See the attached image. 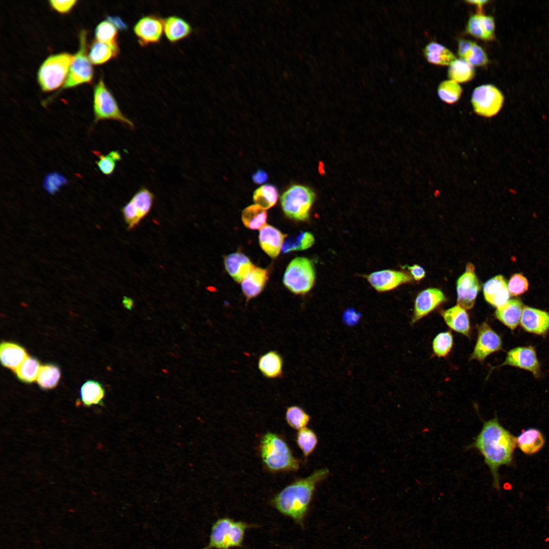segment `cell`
Instances as JSON below:
<instances>
[{
    "instance_id": "obj_13",
    "label": "cell",
    "mask_w": 549,
    "mask_h": 549,
    "mask_svg": "<svg viewBox=\"0 0 549 549\" xmlns=\"http://www.w3.org/2000/svg\"><path fill=\"white\" fill-rule=\"evenodd\" d=\"M502 348L500 337L485 322L478 327V336L470 359L482 361L491 354Z\"/></svg>"
},
{
    "instance_id": "obj_31",
    "label": "cell",
    "mask_w": 549,
    "mask_h": 549,
    "mask_svg": "<svg viewBox=\"0 0 549 549\" xmlns=\"http://www.w3.org/2000/svg\"><path fill=\"white\" fill-rule=\"evenodd\" d=\"M423 53L429 63L436 65L449 66L456 59L449 49L436 42L428 44L424 49Z\"/></svg>"
},
{
    "instance_id": "obj_14",
    "label": "cell",
    "mask_w": 549,
    "mask_h": 549,
    "mask_svg": "<svg viewBox=\"0 0 549 549\" xmlns=\"http://www.w3.org/2000/svg\"><path fill=\"white\" fill-rule=\"evenodd\" d=\"M508 365L529 371L536 377L540 374L536 352L531 346L519 347L510 350L501 366Z\"/></svg>"
},
{
    "instance_id": "obj_45",
    "label": "cell",
    "mask_w": 549,
    "mask_h": 549,
    "mask_svg": "<svg viewBox=\"0 0 549 549\" xmlns=\"http://www.w3.org/2000/svg\"><path fill=\"white\" fill-rule=\"evenodd\" d=\"M453 343V336L450 331L439 333L433 341L434 354L439 357L446 356L451 351Z\"/></svg>"
},
{
    "instance_id": "obj_44",
    "label": "cell",
    "mask_w": 549,
    "mask_h": 549,
    "mask_svg": "<svg viewBox=\"0 0 549 549\" xmlns=\"http://www.w3.org/2000/svg\"><path fill=\"white\" fill-rule=\"evenodd\" d=\"M286 419L288 424L296 430L306 428L310 420V416L301 408L292 406L287 408Z\"/></svg>"
},
{
    "instance_id": "obj_32",
    "label": "cell",
    "mask_w": 549,
    "mask_h": 549,
    "mask_svg": "<svg viewBox=\"0 0 549 549\" xmlns=\"http://www.w3.org/2000/svg\"><path fill=\"white\" fill-rule=\"evenodd\" d=\"M81 400L84 406L90 407L93 405H103L105 390L102 384L95 380H88L81 387Z\"/></svg>"
},
{
    "instance_id": "obj_35",
    "label": "cell",
    "mask_w": 549,
    "mask_h": 549,
    "mask_svg": "<svg viewBox=\"0 0 549 549\" xmlns=\"http://www.w3.org/2000/svg\"><path fill=\"white\" fill-rule=\"evenodd\" d=\"M119 53V51L95 40L92 44L88 56L93 64L100 65L116 57Z\"/></svg>"
},
{
    "instance_id": "obj_6",
    "label": "cell",
    "mask_w": 549,
    "mask_h": 549,
    "mask_svg": "<svg viewBox=\"0 0 549 549\" xmlns=\"http://www.w3.org/2000/svg\"><path fill=\"white\" fill-rule=\"evenodd\" d=\"M94 123L100 120H113L134 129L133 121L121 111L115 98L100 78L94 89Z\"/></svg>"
},
{
    "instance_id": "obj_16",
    "label": "cell",
    "mask_w": 549,
    "mask_h": 549,
    "mask_svg": "<svg viewBox=\"0 0 549 549\" xmlns=\"http://www.w3.org/2000/svg\"><path fill=\"white\" fill-rule=\"evenodd\" d=\"M367 278L370 284L379 292L392 290L412 280V277L407 273L389 269L374 272Z\"/></svg>"
},
{
    "instance_id": "obj_38",
    "label": "cell",
    "mask_w": 549,
    "mask_h": 549,
    "mask_svg": "<svg viewBox=\"0 0 549 549\" xmlns=\"http://www.w3.org/2000/svg\"><path fill=\"white\" fill-rule=\"evenodd\" d=\"M278 198L277 189L270 184L261 186L256 189L253 194V200L256 204L265 210L274 206Z\"/></svg>"
},
{
    "instance_id": "obj_25",
    "label": "cell",
    "mask_w": 549,
    "mask_h": 549,
    "mask_svg": "<svg viewBox=\"0 0 549 549\" xmlns=\"http://www.w3.org/2000/svg\"><path fill=\"white\" fill-rule=\"evenodd\" d=\"M192 32L190 24L180 17L173 15L164 19V32L171 43H175L188 37Z\"/></svg>"
},
{
    "instance_id": "obj_49",
    "label": "cell",
    "mask_w": 549,
    "mask_h": 549,
    "mask_svg": "<svg viewBox=\"0 0 549 549\" xmlns=\"http://www.w3.org/2000/svg\"><path fill=\"white\" fill-rule=\"evenodd\" d=\"M408 269L410 271L412 277L416 281H419L423 278L425 275V271L424 269L417 264L408 266Z\"/></svg>"
},
{
    "instance_id": "obj_36",
    "label": "cell",
    "mask_w": 549,
    "mask_h": 549,
    "mask_svg": "<svg viewBox=\"0 0 549 549\" xmlns=\"http://www.w3.org/2000/svg\"><path fill=\"white\" fill-rule=\"evenodd\" d=\"M60 371L59 367L54 364H45L40 367L37 382L43 389H52L56 386L60 378Z\"/></svg>"
},
{
    "instance_id": "obj_4",
    "label": "cell",
    "mask_w": 549,
    "mask_h": 549,
    "mask_svg": "<svg viewBox=\"0 0 549 549\" xmlns=\"http://www.w3.org/2000/svg\"><path fill=\"white\" fill-rule=\"evenodd\" d=\"M248 524L229 517L219 518L212 525L209 542L203 549H229L241 547Z\"/></svg>"
},
{
    "instance_id": "obj_33",
    "label": "cell",
    "mask_w": 549,
    "mask_h": 549,
    "mask_svg": "<svg viewBox=\"0 0 549 549\" xmlns=\"http://www.w3.org/2000/svg\"><path fill=\"white\" fill-rule=\"evenodd\" d=\"M474 75L473 66L463 59H455L449 66L448 76L450 80L457 83L468 82L473 78Z\"/></svg>"
},
{
    "instance_id": "obj_11",
    "label": "cell",
    "mask_w": 549,
    "mask_h": 549,
    "mask_svg": "<svg viewBox=\"0 0 549 549\" xmlns=\"http://www.w3.org/2000/svg\"><path fill=\"white\" fill-rule=\"evenodd\" d=\"M480 288L475 273L474 265L469 263L465 272L457 281V302L465 309H472L475 302L477 294Z\"/></svg>"
},
{
    "instance_id": "obj_30",
    "label": "cell",
    "mask_w": 549,
    "mask_h": 549,
    "mask_svg": "<svg viewBox=\"0 0 549 549\" xmlns=\"http://www.w3.org/2000/svg\"><path fill=\"white\" fill-rule=\"evenodd\" d=\"M545 443L542 433L538 429L525 430L516 437V445L520 449L527 455L534 454L543 447Z\"/></svg>"
},
{
    "instance_id": "obj_29",
    "label": "cell",
    "mask_w": 549,
    "mask_h": 549,
    "mask_svg": "<svg viewBox=\"0 0 549 549\" xmlns=\"http://www.w3.org/2000/svg\"><path fill=\"white\" fill-rule=\"evenodd\" d=\"M154 199L153 193L147 188L142 187L126 205L141 221L150 211Z\"/></svg>"
},
{
    "instance_id": "obj_24",
    "label": "cell",
    "mask_w": 549,
    "mask_h": 549,
    "mask_svg": "<svg viewBox=\"0 0 549 549\" xmlns=\"http://www.w3.org/2000/svg\"><path fill=\"white\" fill-rule=\"evenodd\" d=\"M27 356L26 350L21 346L13 342H2L0 359L4 367L15 371Z\"/></svg>"
},
{
    "instance_id": "obj_26",
    "label": "cell",
    "mask_w": 549,
    "mask_h": 549,
    "mask_svg": "<svg viewBox=\"0 0 549 549\" xmlns=\"http://www.w3.org/2000/svg\"><path fill=\"white\" fill-rule=\"evenodd\" d=\"M458 53L461 58L472 66H484L489 62L484 50L475 42L470 40H459Z\"/></svg>"
},
{
    "instance_id": "obj_3",
    "label": "cell",
    "mask_w": 549,
    "mask_h": 549,
    "mask_svg": "<svg viewBox=\"0 0 549 549\" xmlns=\"http://www.w3.org/2000/svg\"><path fill=\"white\" fill-rule=\"evenodd\" d=\"M260 451L262 460L271 471H295L299 463L287 443L279 435L267 432L261 438Z\"/></svg>"
},
{
    "instance_id": "obj_48",
    "label": "cell",
    "mask_w": 549,
    "mask_h": 549,
    "mask_svg": "<svg viewBox=\"0 0 549 549\" xmlns=\"http://www.w3.org/2000/svg\"><path fill=\"white\" fill-rule=\"evenodd\" d=\"M77 1H49V3L52 9L60 14L69 13L76 5Z\"/></svg>"
},
{
    "instance_id": "obj_19",
    "label": "cell",
    "mask_w": 549,
    "mask_h": 549,
    "mask_svg": "<svg viewBox=\"0 0 549 549\" xmlns=\"http://www.w3.org/2000/svg\"><path fill=\"white\" fill-rule=\"evenodd\" d=\"M483 291L486 301L494 307H499L509 300L507 284L502 275L496 276L485 282Z\"/></svg>"
},
{
    "instance_id": "obj_17",
    "label": "cell",
    "mask_w": 549,
    "mask_h": 549,
    "mask_svg": "<svg viewBox=\"0 0 549 549\" xmlns=\"http://www.w3.org/2000/svg\"><path fill=\"white\" fill-rule=\"evenodd\" d=\"M521 324L528 332L542 334L549 329V313L529 307L523 308Z\"/></svg>"
},
{
    "instance_id": "obj_27",
    "label": "cell",
    "mask_w": 549,
    "mask_h": 549,
    "mask_svg": "<svg viewBox=\"0 0 549 549\" xmlns=\"http://www.w3.org/2000/svg\"><path fill=\"white\" fill-rule=\"evenodd\" d=\"M523 306L522 302L516 299L508 300L502 306L497 308L496 317L511 330L518 325L521 318Z\"/></svg>"
},
{
    "instance_id": "obj_5",
    "label": "cell",
    "mask_w": 549,
    "mask_h": 549,
    "mask_svg": "<svg viewBox=\"0 0 549 549\" xmlns=\"http://www.w3.org/2000/svg\"><path fill=\"white\" fill-rule=\"evenodd\" d=\"M74 58V55L64 52L50 55L42 63L37 75L42 91L50 92L64 84Z\"/></svg>"
},
{
    "instance_id": "obj_2",
    "label": "cell",
    "mask_w": 549,
    "mask_h": 549,
    "mask_svg": "<svg viewBox=\"0 0 549 549\" xmlns=\"http://www.w3.org/2000/svg\"><path fill=\"white\" fill-rule=\"evenodd\" d=\"M328 474L329 470L323 468L315 471L307 477L295 480L273 497L272 505L281 513L302 524L317 484Z\"/></svg>"
},
{
    "instance_id": "obj_8",
    "label": "cell",
    "mask_w": 549,
    "mask_h": 549,
    "mask_svg": "<svg viewBox=\"0 0 549 549\" xmlns=\"http://www.w3.org/2000/svg\"><path fill=\"white\" fill-rule=\"evenodd\" d=\"M315 279V271L311 261L307 258L297 257L287 266L283 283L292 293L304 294L311 289Z\"/></svg>"
},
{
    "instance_id": "obj_47",
    "label": "cell",
    "mask_w": 549,
    "mask_h": 549,
    "mask_svg": "<svg viewBox=\"0 0 549 549\" xmlns=\"http://www.w3.org/2000/svg\"><path fill=\"white\" fill-rule=\"evenodd\" d=\"M508 289L511 295L515 296L524 293L528 289L527 279L522 273H515L510 279Z\"/></svg>"
},
{
    "instance_id": "obj_23",
    "label": "cell",
    "mask_w": 549,
    "mask_h": 549,
    "mask_svg": "<svg viewBox=\"0 0 549 549\" xmlns=\"http://www.w3.org/2000/svg\"><path fill=\"white\" fill-rule=\"evenodd\" d=\"M446 324L452 330L469 337L470 332L469 317L465 309L459 305L442 312Z\"/></svg>"
},
{
    "instance_id": "obj_7",
    "label": "cell",
    "mask_w": 549,
    "mask_h": 549,
    "mask_svg": "<svg viewBox=\"0 0 549 549\" xmlns=\"http://www.w3.org/2000/svg\"><path fill=\"white\" fill-rule=\"evenodd\" d=\"M315 199V194L311 188L294 185L282 194L281 203L287 217L297 221H305L309 217Z\"/></svg>"
},
{
    "instance_id": "obj_51",
    "label": "cell",
    "mask_w": 549,
    "mask_h": 549,
    "mask_svg": "<svg viewBox=\"0 0 549 549\" xmlns=\"http://www.w3.org/2000/svg\"><path fill=\"white\" fill-rule=\"evenodd\" d=\"M252 178L255 184H262L267 180L268 175L265 171L258 170L252 175Z\"/></svg>"
},
{
    "instance_id": "obj_18",
    "label": "cell",
    "mask_w": 549,
    "mask_h": 549,
    "mask_svg": "<svg viewBox=\"0 0 549 549\" xmlns=\"http://www.w3.org/2000/svg\"><path fill=\"white\" fill-rule=\"evenodd\" d=\"M466 30L469 34L478 39L492 41L495 38L494 19L491 16L477 13L469 18Z\"/></svg>"
},
{
    "instance_id": "obj_34",
    "label": "cell",
    "mask_w": 549,
    "mask_h": 549,
    "mask_svg": "<svg viewBox=\"0 0 549 549\" xmlns=\"http://www.w3.org/2000/svg\"><path fill=\"white\" fill-rule=\"evenodd\" d=\"M245 226L251 229H260L266 224L267 214L265 209L257 204L246 207L242 213Z\"/></svg>"
},
{
    "instance_id": "obj_41",
    "label": "cell",
    "mask_w": 549,
    "mask_h": 549,
    "mask_svg": "<svg viewBox=\"0 0 549 549\" xmlns=\"http://www.w3.org/2000/svg\"><path fill=\"white\" fill-rule=\"evenodd\" d=\"M437 93L442 101L447 104H452L460 99L462 88L458 83L451 80H447L440 83L437 88Z\"/></svg>"
},
{
    "instance_id": "obj_1",
    "label": "cell",
    "mask_w": 549,
    "mask_h": 549,
    "mask_svg": "<svg viewBox=\"0 0 549 549\" xmlns=\"http://www.w3.org/2000/svg\"><path fill=\"white\" fill-rule=\"evenodd\" d=\"M516 446V437L502 426L495 416L483 421L480 431L468 448L477 450L483 457L492 476L493 486L499 490V469L512 463Z\"/></svg>"
},
{
    "instance_id": "obj_50",
    "label": "cell",
    "mask_w": 549,
    "mask_h": 549,
    "mask_svg": "<svg viewBox=\"0 0 549 549\" xmlns=\"http://www.w3.org/2000/svg\"><path fill=\"white\" fill-rule=\"evenodd\" d=\"M107 20L112 23L117 29L126 30L128 28V24L117 16L109 15L106 17Z\"/></svg>"
},
{
    "instance_id": "obj_40",
    "label": "cell",
    "mask_w": 549,
    "mask_h": 549,
    "mask_svg": "<svg viewBox=\"0 0 549 549\" xmlns=\"http://www.w3.org/2000/svg\"><path fill=\"white\" fill-rule=\"evenodd\" d=\"M314 242L313 235L308 232H300L295 236L284 240L281 252L286 254L292 251L303 250L310 248Z\"/></svg>"
},
{
    "instance_id": "obj_10",
    "label": "cell",
    "mask_w": 549,
    "mask_h": 549,
    "mask_svg": "<svg viewBox=\"0 0 549 549\" xmlns=\"http://www.w3.org/2000/svg\"><path fill=\"white\" fill-rule=\"evenodd\" d=\"M504 100L502 92L491 84H484L473 90L471 103L474 112L482 116L491 117L501 110Z\"/></svg>"
},
{
    "instance_id": "obj_28",
    "label": "cell",
    "mask_w": 549,
    "mask_h": 549,
    "mask_svg": "<svg viewBox=\"0 0 549 549\" xmlns=\"http://www.w3.org/2000/svg\"><path fill=\"white\" fill-rule=\"evenodd\" d=\"M258 368L266 378H280L283 375V358L277 351H269L260 356Z\"/></svg>"
},
{
    "instance_id": "obj_9",
    "label": "cell",
    "mask_w": 549,
    "mask_h": 549,
    "mask_svg": "<svg viewBox=\"0 0 549 549\" xmlns=\"http://www.w3.org/2000/svg\"><path fill=\"white\" fill-rule=\"evenodd\" d=\"M86 34L84 29L80 32L79 50L74 55L68 76L58 93L92 81L93 69L87 54Z\"/></svg>"
},
{
    "instance_id": "obj_22",
    "label": "cell",
    "mask_w": 549,
    "mask_h": 549,
    "mask_svg": "<svg viewBox=\"0 0 549 549\" xmlns=\"http://www.w3.org/2000/svg\"><path fill=\"white\" fill-rule=\"evenodd\" d=\"M268 279L267 269L255 267L241 282L242 292L247 301L259 295Z\"/></svg>"
},
{
    "instance_id": "obj_39",
    "label": "cell",
    "mask_w": 549,
    "mask_h": 549,
    "mask_svg": "<svg viewBox=\"0 0 549 549\" xmlns=\"http://www.w3.org/2000/svg\"><path fill=\"white\" fill-rule=\"evenodd\" d=\"M40 367L37 358L28 356L14 372L20 381L30 383L37 379Z\"/></svg>"
},
{
    "instance_id": "obj_37",
    "label": "cell",
    "mask_w": 549,
    "mask_h": 549,
    "mask_svg": "<svg viewBox=\"0 0 549 549\" xmlns=\"http://www.w3.org/2000/svg\"><path fill=\"white\" fill-rule=\"evenodd\" d=\"M96 40L105 43L119 51L118 44V29L108 20L100 22L95 29Z\"/></svg>"
},
{
    "instance_id": "obj_21",
    "label": "cell",
    "mask_w": 549,
    "mask_h": 549,
    "mask_svg": "<svg viewBox=\"0 0 549 549\" xmlns=\"http://www.w3.org/2000/svg\"><path fill=\"white\" fill-rule=\"evenodd\" d=\"M224 264L228 273L238 283L242 282L255 267L249 258L240 252L226 256L224 258Z\"/></svg>"
},
{
    "instance_id": "obj_15",
    "label": "cell",
    "mask_w": 549,
    "mask_h": 549,
    "mask_svg": "<svg viewBox=\"0 0 549 549\" xmlns=\"http://www.w3.org/2000/svg\"><path fill=\"white\" fill-rule=\"evenodd\" d=\"M445 300L444 293L437 288H429L420 292L415 300L411 324L429 314Z\"/></svg>"
},
{
    "instance_id": "obj_12",
    "label": "cell",
    "mask_w": 549,
    "mask_h": 549,
    "mask_svg": "<svg viewBox=\"0 0 549 549\" xmlns=\"http://www.w3.org/2000/svg\"><path fill=\"white\" fill-rule=\"evenodd\" d=\"M133 28L141 46L158 43L164 32V19L152 14L145 15L135 23Z\"/></svg>"
},
{
    "instance_id": "obj_46",
    "label": "cell",
    "mask_w": 549,
    "mask_h": 549,
    "mask_svg": "<svg viewBox=\"0 0 549 549\" xmlns=\"http://www.w3.org/2000/svg\"><path fill=\"white\" fill-rule=\"evenodd\" d=\"M68 180L63 175L56 172L47 174L43 182L44 189L50 194H55L64 185L67 184Z\"/></svg>"
},
{
    "instance_id": "obj_43",
    "label": "cell",
    "mask_w": 549,
    "mask_h": 549,
    "mask_svg": "<svg viewBox=\"0 0 549 549\" xmlns=\"http://www.w3.org/2000/svg\"><path fill=\"white\" fill-rule=\"evenodd\" d=\"M99 158L96 161L100 171L104 175L110 176L114 172L116 162L121 160V156L118 150H112L107 155H103L99 151H94Z\"/></svg>"
},
{
    "instance_id": "obj_42",
    "label": "cell",
    "mask_w": 549,
    "mask_h": 549,
    "mask_svg": "<svg viewBox=\"0 0 549 549\" xmlns=\"http://www.w3.org/2000/svg\"><path fill=\"white\" fill-rule=\"evenodd\" d=\"M296 442L304 456L307 457L315 449L318 443V438L313 430L304 428L298 432Z\"/></svg>"
},
{
    "instance_id": "obj_52",
    "label": "cell",
    "mask_w": 549,
    "mask_h": 549,
    "mask_svg": "<svg viewBox=\"0 0 549 549\" xmlns=\"http://www.w3.org/2000/svg\"><path fill=\"white\" fill-rule=\"evenodd\" d=\"M466 2L467 3H468L469 4H471V5H474L477 6V7H478V10H479V12H478V13H482L481 11H482V9L483 8V7L484 6V5H485L486 3H487L489 2L488 1H485V0H484V1H480V0H479V1H477V0H476V1H467Z\"/></svg>"
},
{
    "instance_id": "obj_20",
    "label": "cell",
    "mask_w": 549,
    "mask_h": 549,
    "mask_svg": "<svg viewBox=\"0 0 549 549\" xmlns=\"http://www.w3.org/2000/svg\"><path fill=\"white\" fill-rule=\"evenodd\" d=\"M286 235L270 225H266L260 230L259 240L262 249L269 257L278 256Z\"/></svg>"
},
{
    "instance_id": "obj_53",
    "label": "cell",
    "mask_w": 549,
    "mask_h": 549,
    "mask_svg": "<svg viewBox=\"0 0 549 549\" xmlns=\"http://www.w3.org/2000/svg\"><path fill=\"white\" fill-rule=\"evenodd\" d=\"M123 304L125 308L131 310L134 306L133 300L128 297L124 296L123 300Z\"/></svg>"
}]
</instances>
